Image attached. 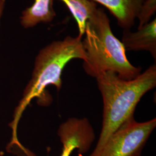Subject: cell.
Wrapping results in <instances>:
<instances>
[{
    "label": "cell",
    "mask_w": 156,
    "mask_h": 156,
    "mask_svg": "<svg viewBox=\"0 0 156 156\" xmlns=\"http://www.w3.org/2000/svg\"><path fill=\"white\" fill-rule=\"evenodd\" d=\"M82 37L67 36L62 40L55 41L39 50L36 56L31 80L23 91L22 98L14 111L13 119L9 124L12 128V140L8 147L16 146L24 154L29 150L19 141L17 126L23 113L34 98L41 105L47 106L51 102V97L45 91L49 85L57 90L62 87V73L67 64L73 59H86L82 44Z\"/></svg>",
    "instance_id": "1"
},
{
    "label": "cell",
    "mask_w": 156,
    "mask_h": 156,
    "mask_svg": "<svg viewBox=\"0 0 156 156\" xmlns=\"http://www.w3.org/2000/svg\"><path fill=\"white\" fill-rule=\"evenodd\" d=\"M96 79L104 109L101 131L94 149H99L123 124L134 117L142 97L156 87V65H151L132 80L122 79L112 72L102 73Z\"/></svg>",
    "instance_id": "2"
},
{
    "label": "cell",
    "mask_w": 156,
    "mask_h": 156,
    "mask_svg": "<svg viewBox=\"0 0 156 156\" xmlns=\"http://www.w3.org/2000/svg\"><path fill=\"white\" fill-rule=\"evenodd\" d=\"M82 41L86 59L84 71L96 78L106 72L115 73L124 80H132L141 73V67L133 66L126 56L122 42L112 31L110 21L102 8L86 23Z\"/></svg>",
    "instance_id": "3"
},
{
    "label": "cell",
    "mask_w": 156,
    "mask_h": 156,
    "mask_svg": "<svg viewBox=\"0 0 156 156\" xmlns=\"http://www.w3.org/2000/svg\"><path fill=\"white\" fill-rule=\"evenodd\" d=\"M156 126V118L142 123L131 118L112 134L99 149H94L90 156H140Z\"/></svg>",
    "instance_id": "4"
},
{
    "label": "cell",
    "mask_w": 156,
    "mask_h": 156,
    "mask_svg": "<svg viewBox=\"0 0 156 156\" xmlns=\"http://www.w3.org/2000/svg\"><path fill=\"white\" fill-rule=\"evenodd\" d=\"M58 135L62 144L60 156H70L76 149L78 153L83 154L95 140L94 131L86 118H69L60 126Z\"/></svg>",
    "instance_id": "5"
},
{
    "label": "cell",
    "mask_w": 156,
    "mask_h": 156,
    "mask_svg": "<svg viewBox=\"0 0 156 156\" xmlns=\"http://www.w3.org/2000/svg\"><path fill=\"white\" fill-rule=\"evenodd\" d=\"M122 43L126 50L146 51L156 59V19L136 31L123 30Z\"/></svg>",
    "instance_id": "6"
},
{
    "label": "cell",
    "mask_w": 156,
    "mask_h": 156,
    "mask_svg": "<svg viewBox=\"0 0 156 156\" xmlns=\"http://www.w3.org/2000/svg\"><path fill=\"white\" fill-rule=\"evenodd\" d=\"M105 6L123 30H131L146 0H91Z\"/></svg>",
    "instance_id": "7"
},
{
    "label": "cell",
    "mask_w": 156,
    "mask_h": 156,
    "mask_svg": "<svg viewBox=\"0 0 156 156\" xmlns=\"http://www.w3.org/2000/svg\"><path fill=\"white\" fill-rule=\"evenodd\" d=\"M56 16L53 0H35L22 12L20 21L23 28H33L41 23L51 22Z\"/></svg>",
    "instance_id": "8"
},
{
    "label": "cell",
    "mask_w": 156,
    "mask_h": 156,
    "mask_svg": "<svg viewBox=\"0 0 156 156\" xmlns=\"http://www.w3.org/2000/svg\"><path fill=\"white\" fill-rule=\"evenodd\" d=\"M72 13L78 25L79 36L84 34L86 23L97 11V3L91 0H60Z\"/></svg>",
    "instance_id": "9"
},
{
    "label": "cell",
    "mask_w": 156,
    "mask_h": 156,
    "mask_svg": "<svg viewBox=\"0 0 156 156\" xmlns=\"http://www.w3.org/2000/svg\"><path fill=\"white\" fill-rule=\"evenodd\" d=\"M156 11V0H146L143 4L139 15L138 28H140L151 20Z\"/></svg>",
    "instance_id": "10"
},
{
    "label": "cell",
    "mask_w": 156,
    "mask_h": 156,
    "mask_svg": "<svg viewBox=\"0 0 156 156\" xmlns=\"http://www.w3.org/2000/svg\"><path fill=\"white\" fill-rule=\"evenodd\" d=\"M6 0H0V20L5 5Z\"/></svg>",
    "instance_id": "11"
}]
</instances>
